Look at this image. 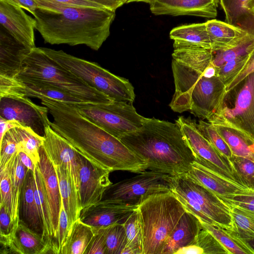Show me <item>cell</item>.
Masks as SVG:
<instances>
[{
	"instance_id": "21",
	"label": "cell",
	"mask_w": 254,
	"mask_h": 254,
	"mask_svg": "<svg viewBox=\"0 0 254 254\" xmlns=\"http://www.w3.org/2000/svg\"><path fill=\"white\" fill-rule=\"evenodd\" d=\"M31 49L19 43L0 27V75L15 78Z\"/></svg>"
},
{
	"instance_id": "20",
	"label": "cell",
	"mask_w": 254,
	"mask_h": 254,
	"mask_svg": "<svg viewBox=\"0 0 254 254\" xmlns=\"http://www.w3.org/2000/svg\"><path fill=\"white\" fill-rule=\"evenodd\" d=\"M39 156L37 165L49 203L53 231L57 245L56 237L62 203L59 182L55 168L46 155L42 145L39 150Z\"/></svg>"
},
{
	"instance_id": "27",
	"label": "cell",
	"mask_w": 254,
	"mask_h": 254,
	"mask_svg": "<svg viewBox=\"0 0 254 254\" xmlns=\"http://www.w3.org/2000/svg\"><path fill=\"white\" fill-rule=\"evenodd\" d=\"M54 167L58 177L61 198L68 217L70 231L73 224L80 218L82 210L79 196L66 169L62 166Z\"/></svg>"
},
{
	"instance_id": "26",
	"label": "cell",
	"mask_w": 254,
	"mask_h": 254,
	"mask_svg": "<svg viewBox=\"0 0 254 254\" xmlns=\"http://www.w3.org/2000/svg\"><path fill=\"white\" fill-rule=\"evenodd\" d=\"M213 52L234 46L249 34L226 22L212 19L206 22Z\"/></svg>"
},
{
	"instance_id": "5",
	"label": "cell",
	"mask_w": 254,
	"mask_h": 254,
	"mask_svg": "<svg viewBox=\"0 0 254 254\" xmlns=\"http://www.w3.org/2000/svg\"><path fill=\"white\" fill-rule=\"evenodd\" d=\"M141 218L142 254H161L167 238L186 210L171 190L152 194L137 207Z\"/></svg>"
},
{
	"instance_id": "47",
	"label": "cell",
	"mask_w": 254,
	"mask_h": 254,
	"mask_svg": "<svg viewBox=\"0 0 254 254\" xmlns=\"http://www.w3.org/2000/svg\"><path fill=\"white\" fill-rule=\"evenodd\" d=\"M218 196L228 204L238 206L254 211V190L244 194Z\"/></svg>"
},
{
	"instance_id": "15",
	"label": "cell",
	"mask_w": 254,
	"mask_h": 254,
	"mask_svg": "<svg viewBox=\"0 0 254 254\" xmlns=\"http://www.w3.org/2000/svg\"><path fill=\"white\" fill-rule=\"evenodd\" d=\"M111 172L99 167L81 156L79 172V198L82 211L102 200L104 193L112 184Z\"/></svg>"
},
{
	"instance_id": "22",
	"label": "cell",
	"mask_w": 254,
	"mask_h": 254,
	"mask_svg": "<svg viewBox=\"0 0 254 254\" xmlns=\"http://www.w3.org/2000/svg\"><path fill=\"white\" fill-rule=\"evenodd\" d=\"M202 229L198 219L186 211L166 240L161 254H175L190 244Z\"/></svg>"
},
{
	"instance_id": "2",
	"label": "cell",
	"mask_w": 254,
	"mask_h": 254,
	"mask_svg": "<svg viewBox=\"0 0 254 254\" xmlns=\"http://www.w3.org/2000/svg\"><path fill=\"white\" fill-rule=\"evenodd\" d=\"M35 0L39 6L34 15L35 29L45 43L85 45L97 51L110 35L114 11L72 6L50 0Z\"/></svg>"
},
{
	"instance_id": "32",
	"label": "cell",
	"mask_w": 254,
	"mask_h": 254,
	"mask_svg": "<svg viewBox=\"0 0 254 254\" xmlns=\"http://www.w3.org/2000/svg\"><path fill=\"white\" fill-rule=\"evenodd\" d=\"M230 254L208 230L202 229L188 245L178 250L175 254Z\"/></svg>"
},
{
	"instance_id": "8",
	"label": "cell",
	"mask_w": 254,
	"mask_h": 254,
	"mask_svg": "<svg viewBox=\"0 0 254 254\" xmlns=\"http://www.w3.org/2000/svg\"><path fill=\"white\" fill-rule=\"evenodd\" d=\"M171 191L186 211L200 223L217 225L227 229L233 228L229 205L203 186L183 175L172 176Z\"/></svg>"
},
{
	"instance_id": "4",
	"label": "cell",
	"mask_w": 254,
	"mask_h": 254,
	"mask_svg": "<svg viewBox=\"0 0 254 254\" xmlns=\"http://www.w3.org/2000/svg\"><path fill=\"white\" fill-rule=\"evenodd\" d=\"M172 68L175 91L169 106L174 112L190 111L195 117L207 120L220 105L226 85L217 76H205L174 59Z\"/></svg>"
},
{
	"instance_id": "41",
	"label": "cell",
	"mask_w": 254,
	"mask_h": 254,
	"mask_svg": "<svg viewBox=\"0 0 254 254\" xmlns=\"http://www.w3.org/2000/svg\"><path fill=\"white\" fill-rule=\"evenodd\" d=\"M196 126L200 133L218 151L229 159L232 157L233 154L230 148L213 124L201 120Z\"/></svg>"
},
{
	"instance_id": "17",
	"label": "cell",
	"mask_w": 254,
	"mask_h": 254,
	"mask_svg": "<svg viewBox=\"0 0 254 254\" xmlns=\"http://www.w3.org/2000/svg\"><path fill=\"white\" fill-rule=\"evenodd\" d=\"M219 0H152L150 10L154 15H190L214 18Z\"/></svg>"
},
{
	"instance_id": "28",
	"label": "cell",
	"mask_w": 254,
	"mask_h": 254,
	"mask_svg": "<svg viewBox=\"0 0 254 254\" xmlns=\"http://www.w3.org/2000/svg\"><path fill=\"white\" fill-rule=\"evenodd\" d=\"M249 0H219L226 23L254 35V12L248 7Z\"/></svg>"
},
{
	"instance_id": "55",
	"label": "cell",
	"mask_w": 254,
	"mask_h": 254,
	"mask_svg": "<svg viewBox=\"0 0 254 254\" xmlns=\"http://www.w3.org/2000/svg\"><path fill=\"white\" fill-rule=\"evenodd\" d=\"M0 139L4 134L9 129L15 127H22L19 124L5 120L0 117Z\"/></svg>"
},
{
	"instance_id": "14",
	"label": "cell",
	"mask_w": 254,
	"mask_h": 254,
	"mask_svg": "<svg viewBox=\"0 0 254 254\" xmlns=\"http://www.w3.org/2000/svg\"><path fill=\"white\" fill-rule=\"evenodd\" d=\"M42 146L54 167L62 166L68 172L79 196L82 155L64 137L51 126L45 127Z\"/></svg>"
},
{
	"instance_id": "35",
	"label": "cell",
	"mask_w": 254,
	"mask_h": 254,
	"mask_svg": "<svg viewBox=\"0 0 254 254\" xmlns=\"http://www.w3.org/2000/svg\"><path fill=\"white\" fill-rule=\"evenodd\" d=\"M28 168L22 163L18 155L16 157L11 170L12 190V216L11 221L18 226L19 221V204L21 189Z\"/></svg>"
},
{
	"instance_id": "31",
	"label": "cell",
	"mask_w": 254,
	"mask_h": 254,
	"mask_svg": "<svg viewBox=\"0 0 254 254\" xmlns=\"http://www.w3.org/2000/svg\"><path fill=\"white\" fill-rule=\"evenodd\" d=\"M95 233L94 228L78 219L73 224L61 254H84Z\"/></svg>"
},
{
	"instance_id": "10",
	"label": "cell",
	"mask_w": 254,
	"mask_h": 254,
	"mask_svg": "<svg viewBox=\"0 0 254 254\" xmlns=\"http://www.w3.org/2000/svg\"><path fill=\"white\" fill-rule=\"evenodd\" d=\"M72 105L83 116L119 139L140 128L146 119L130 103L113 101L109 104Z\"/></svg>"
},
{
	"instance_id": "25",
	"label": "cell",
	"mask_w": 254,
	"mask_h": 254,
	"mask_svg": "<svg viewBox=\"0 0 254 254\" xmlns=\"http://www.w3.org/2000/svg\"><path fill=\"white\" fill-rule=\"evenodd\" d=\"M33 171L28 169L21 189L19 219L29 228L42 235V228L34 195Z\"/></svg>"
},
{
	"instance_id": "12",
	"label": "cell",
	"mask_w": 254,
	"mask_h": 254,
	"mask_svg": "<svg viewBox=\"0 0 254 254\" xmlns=\"http://www.w3.org/2000/svg\"><path fill=\"white\" fill-rule=\"evenodd\" d=\"M177 123L193 151L196 162L220 173L245 188L229 159L218 151L200 133L196 122L190 117H179Z\"/></svg>"
},
{
	"instance_id": "11",
	"label": "cell",
	"mask_w": 254,
	"mask_h": 254,
	"mask_svg": "<svg viewBox=\"0 0 254 254\" xmlns=\"http://www.w3.org/2000/svg\"><path fill=\"white\" fill-rule=\"evenodd\" d=\"M172 177L171 175L158 171H144L133 177L112 184L105 190L102 200L138 205L152 194L171 190Z\"/></svg>"
},
{
	"instance_id": "44",
	"label": "cell",
	"mask_w": 254,
	"mask_h": 254,
	"mask_svg": "<svg viewBox=\"0 0 254 254\" xmlns=\"http://www.w3.org/2000/svg\"><path fill=\"white\" fill-rule=\"evenodd\" d=\"M249 55L229 61L214 67L217 76L227 86L240 72L247 62Z\"/></svg>"
},
{
	"instance_id": "3",
	"label": "cell",
	"mask_w": 254,
	"mask_h": 254,
	"mask_svg": "<svg viewBox=\"0 0 254 254\" xmlns=\"http://www.w3.org/2000/svg\"><path fill=\"white\" fill-rule=\"evenodd\" d=\"M119 139L146 162L149 170L178 176L187 172L195 160L176 122L146 118L140 128Z\"/></svg>"
},
{
	"instance_id": "34",
	"label": "cell",
	"mask_w": 254,
	"mask_h": 254,
	"mask_svg": "<svg viewBox=\"0 0 254 254\" xmlns=\"http://www.w3.org/2000/svg\"><path fill=\"white\" fill-rule=\"evenodd\" d=\"M123 225L126 233L127 244L121 254H142V225L137 208L128 215Z\"/></svg>"
},
{
	"instance_id": "33",
	"label": "cell",
	"mask_w": 254,
	"mask_h": 254,
	"mask_svg": "<svg viewBox=\"0 0 254 254\" xmlns=\"http://www.w3.org/2000/svg\"><path fill=\"white\" fill-rule=\"evenodd\" d=\"M213 53L201 47L174 50L173 59L188 65L202 74L211 65Z\"/></svg>"
},
{
	"instance_id": "29",
	"label": "cell",
	"mask_w": 254,
	"mask_h": 254,
	"mask_svg": "<svg viewBox=\"0 0 254 254\" xmlns=\"http://www.w3.org/2000/svg\"><path fill=\"white\" fill-rule=\"evenodd\" d=\"M230 148L232 154L254 161V139L241 130L223 124H213Z\"/></svg>"
},
{
	"instance_id": "39",
	"label": "cell",
	"mask_w": 254,
	"mask_h": 254,
	"mask_svg": "<svg viewBox=\"0 0 254 254\" xmlns=\"http://www.w3.org/2000/svg\"><path fill=\"white\" fill-rule=\"evenodd\" d=\"M0 141V171H1L3 170L20 151L16 127L8 130Z\"/></svg>"
},
{
	"instance_id": "7",
	"label": "cell",
	"mask_w": 254,
	"mask_h": 254,
	"mask_svg": "<svg viewBox=\"0 0 254 254\" xmlns=\"http://www.w3.org/2000/svg\"><path fill=\"white\" fill-rule=\"evenodd\" d=\"M40 48L61 66L112 100L130 103L134 101V87L128 79L110 72L96 63L74 57L62 50Z\"/></svg>"
},
{
	"instance_id": "56",
	"label": "cell",
	"mask_w": 254,
	"mask_h": 254,
	"mask_svg": "<svg viewBox=\"0 0 254 254\" xmlns=\"http://www.w3.org/2000/svg\"><path fill=\"white\" fill-rule=\"evenodd\" d=\"M22 163L28 169L34 172L35 164L31 159L24 152L20 151L18 154Z\"/></svg>"
},
{
	"instance_id": "23",
	"label": "cell",
	"mask_w": 254,
	"mask_h": 254,
	"mask_svg": "<svg viewBox=\"0 0 254 254\" xmlns=\"http://www.w3.org/2000/svg\"><path fill=\"white\" fill-rule=\"evenodd\" d=\"M33 174L34 195L42 228V237L48 246L49 254H58L53 231L49 203L37 164L35 165Z\"/></svg>"
},
{
	"instance_id": "24",
	"label": "cell",
	"mask_w": 254,
	"mask_h": 254,
	"mask_svg": "<svg viewBox=\"0 0 254 254\" xmlns=\"http://www.w3.org/2000/svg\"><path fill=\"white\" fill-rule=\"evenodd\" d=\"M169 35L174 41V50L197 47L211 49L205 22L176 27L171 31Z\"/></svg>"
},
{
	"instance_id": "1",
	"label": "cell",
	"mask_w": 254,
	"mask_h": 254,
	"mask_svg": "<svg viewBox=\"0 0 254 254\" xmlns=\"http://www.w3.org/2000/svg\"><path fill=\"white\" fill-rule=\"evenodd\" d=\"M53 118L51 127L93 164L109 170L139 173L147 164L120 139L83 116L72 105L41 100Z\"/></svg>"
},
{
	"instance_id": "38",
	"label": "cell",
	"mask_w": 254,
	"mask_h": 254,
	"mask_svg": "<svg viewBox=\"0 0 254 254\" xmlns=\"http://www.w3.org/2000/svg\"><path fill=\"white\" fill-rule=\"evenodd\" d=\"M20 151L25 153L37 165L40 159L39 150L43 144L44 136L39 135L30 128L16 127Z\"/></svg>"
},
{
	"instance_id": "42",
	"label": "cell",
	"mask_w": 254,
	"mask_h": 254,
	"mask_svg": "<svg viewBox=\"0 0 254 254\" xmlns=\"http://www.w3.org/2000/svg\"><path fill=\"white\" fill-rule=\"evenodd\" d=\"M229 160L244 185L254 190V161L234 155H232Z\"/></svg>"
},
{
	"instance_id": "13",
	"label": "cell",
	"mask_w": 254,
	"mask_h": 254,
	"mask_svg": "<svg viewBox=\"0 0 254 254\" xmlns=\"http://www.w3.org/2000/svg\"><path fill=\"white\" fill-rule=\"evenodd\" d=\"M48 113L46 106L36 105L27 97H0V118L30 128L42 136L45 127L51 126Z\"/></svg>"
},
{
	"instance_id": "6",
	"label": "cell",
	"mask_w": 254,
	"mask_h": 254,
	"mask_svg": "<svg viewBox=\"0 0 254 254\" xmlns=\"http://www.w3.org/2000/svg\"><path fill=\"white\" fill-rule=\"evenodd\" d=\"M17 76L49 83L84 102L109 104L113 101L108 96L61 66L46 55L40 47H35L31 50Z\"/></svg>"
},
{
	"instance_id": "57",
	"label": "cell",
	"mask_w": 254,
	"mask_h": 254,
	"mask_svg": "<svg viewBox=\"0 0 254 254\" xmlns=\"http://www.w3.org/2000/svg\"><path fill=\"white\" fill-rule=\"evenodd\" d=\"M124 1L125 3H128L132 2H143L149 4L152 0H124Z\"/></svg>"
},
{
	"instance_id": "54",
	"label": "cell",
	"mask_w": 254,
	"mask_h": 254,
	"mask_svg": "<svg viewBox=\"0 0 254 254\" xmlns=\"http://www.w3.org/2000/svg\"><path fill=\"white\" fill-rule=\"evenodd\" d=\"M102 7L116 11V9L125 3L124 0H88Z\"/></svg>"
},
{
	"instance_id": "49",
	"label": "cell",
	"mask_w": 254,
	"mask_h": 254,
	"mask_svg": "<svg viewBox=\"0 0 254 254\" xmlns=\"http://www.w3.org/2000/svg\"><path fill=\"white\" fill-rule=\"evenodd\" d=\"M254 72V49L249 54V58L240 72L226 86V92L229 91L250 74Z\"/></svg>"
},
{
	"instance_id": "53",
	"label": "cell",
	"mask_w": 254,
	"mask_h": 254,
	"mask_svg": "<svg viewBox=\"0 0 254 254\" xmlns=\"http://www.w3.org/2000/svg\"><path fill=\"white\" fill-rule=\"evenodd\" d=\"M58 3L76 7H87L104 8L100 5L88 0H50ZM106 9V8H105Z\"/></svg>"
},
{
	"instance_id": "50",
	"label": "cell",
	"mask_w": 254,
	"mask_h": 254,
	"mask_svg": "<svg viewBox=\"0 0 254 254\" xmlns=\"http://www.w3.org/2000/svg\"><path fill=\"white\" fill-rule=\"evenodd\" d=\"M234 236L240 239L254 254V232L240 229L233 226L232 229H228Z\"/></svg>"
},
{
	"instance_id": "36",
	"label": "cell",
	"mask_w": 254,
	"mask_h": 254,
	"mask_svg": "<svg viewBox=\"0 0 254 254\" xmlns=\"http://www.w3.org/2000/svg\"><path fill=\"white\" fill-rule=\"evenodd\" d=\"M200 224L202 228L209 231L230 254H253L247 246L228 229L217 225Z\"/></svg>"
},
{
	"instance_id": "43",
	"label": "cell",
	"mask_w": 254,
	"mask_h": 254,
	"mask_svg": "<svg viewBox=\"0 0 254 254\" xmlns=\"http://www.w3.org/2000/svg\"><path fill=\"white\" fill-rule=\"evenodd\" d=\"M15 158L11 161L3 170L0 171V206H3L5 207L10 215L11 220L12 216V190L11 182V170Z\"/></svg>"
},
{
	"instance_id": "58",
	"label": "cell",
	"mask_w": 254,
	"mask_h": 254,
	"mask_svg": "<svg viewBox=\"0 0 254 254\" xmlns=\"http://www.w3.org/2000/svg\"><path fill=\"white\" fill-rule=\"evenodd\" d=\"M248 6L250 9L254 12V0H249Z\"/></svg>"
},
{
	"instance_id": "30",
	"label": "cell",
	"mask_w": 254,
	"mask_h": 254,
	"mask_svg": "<svg viewBox=\"0 0 254 254\" xmlns=\"http://www.w3.org/2000/svg\"><path fill=\"white\" fill-rule=\"evenodd\" d=\"M13 241L18 254H49V248L42 235L29 228L20 219Z\"/></svg>"
},
{
	"instance_id": "46",
	"label": "cell",
	"mask_w": 254,
	"mask_h": 254,
	"mask_svg": "<svg viewBox=\"0 0 254 254\" xmlns=\"http://www.w3.org/2000/svg\"><path fill=\"white\" fill-rule=\"evenodd\" d=\"M68 217L64 209L62 199L61 207L59 219L58 231L56 237V243L58 249V254H61L63 247L65 244L69 234Z\"/></svg>"
},
{
	"instance_id": "18",
	"label": "cell",
	"mask_w": 254,
	"mask_h": 254,
	"mask_svg": "<svg viewBox=\"0 0 254 254\" xmlns=\"http://www.w3.org/2000/svg\"><path fill=\"white\" fill-rule=\"evenodd\" d=\"M137 206L102 200L81 211L80 219L94 229L104 228L123 224Z\"/></svg>"
},
{
	"instance_id": "9",
	"label": "cell",
	"mask_w": 254,
	"mask_h": 254,
	"mask_svg": "<svg viewBox=\"0 0 254 254\" xmlns=\"http://www.w3.org/2000/svg\"><path fill=\"white\" fill-rule=\"evenodd\" d=\"M207 121L237 128L254 139V72L226 92L217 111Z\"/></svg>"
},
{
	"instance_id": "51",
	"label": "cell",
	"mask_w": 254,
	"mask_h": 254,
	"mask_svg": "<svg viewBox=\"0 0 254 254\" xmlns=\"http://www.w3.org/2000/svg\"><path fill=\"white\" fill-rule=\"evenodd\" d=\"M12 222L10 215L3 206H0V236H6L17 229Z\"/></svg>"
},
{
	"instance_id": "16",
	"label": "cell",
	"mask_w": 254,
	"mask_h": 254,
	"mask_svg": "<svg viewBox=\"0 0 254 254\" xmlns=\"http://www.w3.org/2000/svg\"><path fill=\"white\" fill-rule=\"evenodd\" d=\"M0 27L19 43L32 49L35 45V20L21 8L0 0Z\"/></svg>"
},
{
	"instance_id": "52",
	"label": "cell",
	"mask_w": 254,
	"mask_h": 254,
	"mask_svg": "<svg viewBox=\"0 0 254 254\" xmlns=\"http://www.w3.org/2000/svg\"><path fill=\"white\" fill-rule=\"evenodd\" d=\"M5 2L22 9H24L34 16L39 8L35 0H3Z\"/></svg>"
},
{
	"instance_id": "37",
	"label": "cell",
	"mask_w": 254,
	"mask_h": 254,
	"mask_svg": "<svg viewBox=\"0 0 254 254\" xmlns=\"http://www.w3.org/2000/svg\"><path fill=\"white\" fill-rule=\"evenodd\" d=\"M254 49V35L249 34L229 48L213 52L211 65L216 67L227 61L249 55Z\"/></svg>"
},
{
	"instance_id": "45",
	"label": "cell",
	"mask_w": 254,
	"mask_h": 254,
	"mask_svg": "<svg viewBox=\"0 0 254 254\" xmlns=\"http://www.w3.org/2000/svg\"><path fill=\"white\" fill-rule=\"evenodd\" d=\"M228 205L234 226L254 232V211L236 205Z\"/></svg>"
},
{
	"instance_id": "19",
	"label": "cell",
	"mask_w": 254,
	"mask_h": 254,
	"mask_svg": "<svg viewBox=\"0 0 254 254\" xmlns=\"http://www.w3.org/2000/svg\"><path fill=\"white\" fill-rule=\"evenodd\" d=\"M181 175L203 186L217 196L244 194L253 190L229 180L217 172L195 161L190 169Z\"/></svg>"
},
{
	"instance_id": "48",
	"label": "cell",
	"mask_w": 254,
	"mask_h": 254,
	"mask_svg": "<svg viewBox=\"0 0 254 254\" xmlns=\"http://www.w3.org/2000/svg\"><path fill=\"white\" fill-rule=\"evenodd\" d=\"M95 233L84 254H107V248L103 229H95Z\"/></svg>"
},
{
	"instance_id": "40",
	"label": "cell",
	"mask_w": 254,
	"mask_h": 254,
	"mask_svg": "<svg viewBox=\"0 0 254 254\" xmlns=\"http://www.w3.org/2000/svg\"><path fill=\"white\" fill-rule=\"evenodd\" d=\"M107 254H121L127 244V236L123 224L104 228Z\"/></svg>"
}]
</instances>
